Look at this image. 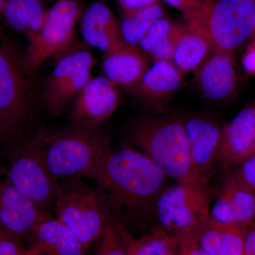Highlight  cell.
Masks as SVG:
<instances>
[{"mask_svg": "<svg viewBox=\"0 0 255 255\" xmlns=\"http://www.w3.org/2000/svg\"><path fill=\"white\" fill-rule=\"evenodd\" d=\"M210 214L219 222L238 226L247 224L255 218V198L228 175Z\"/></svg>", "mask_w": 255, "mask_h": 255, "instance_id": "cell-16", "label": "cell"}, {"mask_svg": "<svg viewBox=\"0 0 255 255\" xmlns=\"http://www.w3.org/2000/svg\"><path fill=\"white\" fill-rule=\"evenodd\" d=\"M46 13L40 0H5L2 16L28 42L41 31Z\"/></svg>", "mask_w": 255, "mask_h": 255, "instance_id": "cell-23", "label": "cell"}, {"mask_svg": "<svg viewBox=\"0 0 255 255\" xmlns=\"http://www.w3.org/2000/svg\"><path fill=\"white\" fill-rule=\"evenodd\" d=\"M85 45L71 46L62 53L54 70L47 78L43 101L47 110L53 115L63 113L92 78L96 60Z\"/></svg>", "mask_w": 255, "mask_h": 255, "instance_id": "cell-8", "label": "cell"}, {"mask_svg": "<svg viewBox=\"0 0 255 255\" xmlns=\"http://www.w3.org/2000/svg\"><path fill=\"white\" fill-rule=\"evenodd\" d=\"M43 131L15 151L6 177L41 209L53 206L59 182L48 170L42 154Z\"/></svg>", "mask_w": 255, "mask_h": 255, "instance_id": "cell-7", "label": "cell"}, {"mask_svg": "<svg viewBox=\"0 0 255 255\" xmlns=\"http://www.w3.org/2000/svg\"><path fill=\"white\" fill-rule=\"evenodd\" d=\"M48 218L41 208L15 187L7 177L0 179V224L5 232L18 239L24 237Z\"/></svg>", "mask_w": 255, "mask_h": 255, "instance_id": "cell-12", "label": "cell"}, {"mask_svg": "<svg viewBox=\"0 0 255 255\" xmlns=\"http://www.w3.org/2000/svg\"><path fill=\"white\" fill-rule=\"evenodd\" d=\"M99 126H73L67 130L43 132L42 154L57 179L88 177L95 179L110 150L109 140Z\"/></svg>", "mask_w": 255, "mask_h": 255, "instance_id": "cell-3", "label": "cell"}, {"mask_svg": "<svg viewBox=\"0 0 255 255\" xmlns=\"http://www.w3.org/2000/svg\"><path fill=\"white\" fill-rule=\"evenodd\" d=\"M254 35H255V33H254Z\"/></svg>", "mask_w": 255, "mask_h": 255, "instance_id": "cell-40", "label": "cell"}, {"mask_svg": "<svg viewBox=\"0 0 255 255\" xmlns=\"http://www.w3.org/2000/svg\"><path fill=\"white\" fill-rule=\"evenodd\" d=\"M245 255H255V228L245 234Z\"/></svg>", "mask_w": 255, "mask_h": 255, "instance_id": "cell-33", "label": "cell"}, {"mask_svg": "<svg viewBox=\"0 0 255 255\" xmlns=\"http://www.w3.org/2000/svg\"><path fill=\"white\" fill-rule=\"evenodd\" d=\"M118 86L105 76L92 78L74 102L70 120L73 126L100 125L118 107Z\"/></svg>", "mask_w": 255, "mask_h": 255, "instance_id": "cell-11", "label": "cell"}, {"mask_svg": "<svg viewBox=\"0 0 255 255\" xmlns=\"http://www.w3.org/2000/svg\"><path fill=\"white\" fill-rule=\"evenodd\" d=\"M5 0H0V16H2L3 10H4Z\"/></svg>", "mask_w": 255, "mask_h": 255, "instance_id": "cell-35", "label": "cell"}, {"mask_svg": "<svg viewBox=\"0 0 255 255\" xmlns=\"http://www.w3.org/2000/svg\"><path fill=\"white\" fill-rule=\"evenodd\" d=\"M6 135V132H5L4 130H3V129L1 128V127H0V140H1V139H2Z\"/></svg>", "mask_w": 255, "mask_h": 255, "instance_id": "cell-36", "label": "cell"}, {"mask_svg": "<svg viewBox=\"0 0 255 255\" xmlns=\"http://www.w3.org/2000/svg\"><path fill=\"white\" fill-rule=\"evenodd\" d=\"M184 126L194 164L206 178L216 162L222 128L212 119L201 117L184 121Z\"/></svg>", "mask_w": 255, "mask_h": 255, "instance_id": "cell-17", "label": "cell"}, {"mask_svg": "<svg viewBox=\"0 0 255 255\" xmlns=\"http://www.w3.org/2000/svg\"><path fill=\"white\" fill-rule=\"evenodd\" d=\"M81 31L86 44L105 53L132 46L124 40L122 27L113 12L102 2L93 3L82 15Z\"/></svg>", "mask_w": 255, "mask_h": 255, "instance_id": "cell-14", "label": "cell"}, {"mask_svg": "<svg viewBox=\"0 0 255 255\" xmlns=\"http://www.w3.org/2000/svg\"><path fill=\"white\" fill-rule=\"evenodd\" d=\"M153 211L157 228L177 242L179 248L196 243L201 228L211 217L208 198L178 184L164 188Z\"/></svg>", "mask_w": 255, "mask_h": 255, "instance_id": "cell-5", "label": "cell"}, {"mask_svg": "<svg viewBox=\"0 0 255 255\" xmlns=\"http://www.w3.org/2000/svg\"><path fill=\"white\" fill-rule=\"evenodd\" d=\"M233 54L215 50V53L203 65L198 74V85L205 98L221 102L228 100L237 86Z\"/></svg>", "mask_w": 255, "mask_h": 255, "instance_id": "cell-15", "label": "cell"}, {"mask_svg": "<svg viewBox=\"0 0 255 255\" xmlns=\"http://www.w3.org/2000/svg\"><path fill=\"white\" fill-rule=\"evenodd\" d=\"M0 255H31L18 241V238L8 234L0 236Z\"/></svg>", "mask_w": 255, "mask_h": 255, "instance_id": "cell-30", "label": "cell"}, {"mask_svg": "<svg viewBox=\"0 0 255 255\" xmlns=\"http://www.w3.org/2000/svg\"><path fill=\"white\" fill-rule=\"evenodd\" d=\"M4 233H7L6 232H5V231L4 229H3V228L1 227V224H0V236L2 234H4Z\"/></svg>", "mask_w": 255, "mask_h": 255, "instance_id": "cell-38", "label": "cell"}, {"mask_svg": "<svg viewBox=\"0 0 255 255\" xmlns=\"http://www.w3.org/2000/svg\"><path fill=\"white\" fill-rule=\"evenodd\" d=\"M54 206L57 219L73 233L84 249L102 236L110 219L105 201L81 178L63 179Z\"/></svg>", "mask_w": 255, "mask_h": 255, "instance_id": "cell-4", "label": "cell"}, {"mask_svg": "<svg viewBox=\"0 0 255 255\" xmlns=\"http://www.w3.org/2000/svg\"><path fill=\"white\" fill-rule=\"evenodd\" d=\"M102 68L110 81L130 90L140 81L150 66L140 50L130 46L120 51L105 53Z\"/></svg>", "mask_w": 255, "mask_h": 255, "instance_id": "cell-19", "label": "cell"}, {"mask_svg": "<svg viewBox=\"0 0 255 255\" xmlns=\"http://www.w3.org/2000/svg\"><path fill=\"white\" fill-rule=\"evenodd\" d=\"M130 137L166 177L208 198L207 180L194 164L184 119L176 116L140 119L132 126Z\"/></svg>", "mask_w": 255, "mask_h": 255, "instance_id": "cell-2", "label": "cell"}, {"mask_svg": "<svg viewBox=\"0 0 255 255\" xmlns=\"http://www.w3.org/2000/svg\"><path fill=\"white\" fill-rule=\"evenodd\" d=\"M82 16L81 0H58L46 13L41 31L28 41L23 56L28 76L50 57L62 54L73 44L75 26Z\"/></svg>", "mask_w": 255, "mask_h": 255, "instance_id": "cell-6", "label": "cell"}, {"mask_svg": "<svg viewBox=\"0 0 255 255\" xmlns=\"http://www.w3.org/2000/svg\"><path fill=\"white\" fill-rule=\"evenodd\" d=\"M253 156H255V140L254 142V145H253V150H252L251 157H253Z\"/></svg>", "mask_w": 255, "mask_h": 255, "instance_id": "cell-37", "label": "cell"}, {"mask_svg": "<svg viewBox=\"0 0 255 255\" xmlns=\"http://www.w3.org/2000/svg\"><path fill=\"white\" fill-rule=\"evenodd\" d=\"M180 11L189 23H195L203 28L213 0H164Z\"/></svg>", "mask_w": 255, "mask_h": 255, "instance_id": "cell-28", "label": "cell"}, {"mask_svg": "<svg viewBox=\"0 0 255 255\" xmlns=\"http://www.w3.org/2000/svg\"><path fill=\"white\" fill-rule=\"evenodd\" d=\"M179 251L180 255H210L203 251L196 243L181 247Z\"/></svg>", "mask_w": 255, "mask_h": 255, "instance_id": "cell-34", "label": "cell"}, {"mask_svg": "<svg viewBox=\"0 0 255 255\" xmlns=\"http://www.w3.org/2000/svg\"><path fill=\"white\" fill-rule=\"evenodd\" d=\"M26 70L14 45H0V127L6 134L24 122L28 110Z\"/></svg>", "mask_w": 255, "mask_h": 255, "instance_id": "cell-10", "label": "cell"}, {"mask_svg": "<svg viewBox=\"0 0 255 255\" xmlns=\"http://www.w3.org/2000/svg\"><path fill=\"white\" fill-rule=\"evenodd\" d=\"M204 29L214 50L233 54L255 31V0H213Z\"/></svg>", "mask_w": 255, "mask_h": 255, "instance_id": "cell-9", "label": "cell"}, {"mask_svg": "<svg viewBox=\"0 0 255 255\" xmlns=\"http://www.w3.org/2000/svg\"><path fill=\"white\" fill-rule=\"evenodd\" d=\"M1 26H0V36H1Z\"/></svg>", "mask_w": 255, "mask_h": 255, "instance_id": "cell-39", "label": "cell"}, {"mask_svg": "<svg viewBox=\"0 0 255 255\" xmlns=\"http://www.w3.org/2000/svg\"><path fill=\"white\" fill-rule=\"evenodd\" d=\"M119 1L125 14H131L138 10L145 9L159 3V0H119Z\"/></svg>", "mask_w": 255, "mask_h": 255, "instance_id": "cell-31", "label": "cell"}, {"mask_svg": "<svg viewBox=\"0 0 255 255\" xmlns=\"http://www.w3.org/2000/svg\"><path fill=\"white\" fill-rule=\"evenodd\" d=\"M182 81V74L172 62L158 61L148 69L136 85L128 90L140 100H160L177 91Z\"/></svg>", "mask_w": 255, "mask_h": 255, "instance_id": "cell-21", "label": "cell"}, {"mask_svg": "<svg viewBox=\"0 0 255 255\" xmlns=\"http://www.w3.org/2000/svg\"><path fill=\"white\" fill-rule=\"evenodd\" d=\"M31 255H83L78 238L59 220L48 218L37 225L31 233Z\"/></svg>", "mask_w": 255, "mask_h": 255, "instance_id": "cell-18", "label": "cell"}, {"mask_svg": "<svg viewBox=\"0 0 255 255\" xmlns=\"http://www.w3.org/2000/svg\"><path fill=\"white\" fill-rule=\"evenodd\" d=\"M245 234L241 226L219 222L211 216L196 243L210 255H245Z\"/></svg>", "mask_w": 255, "mask_h": 255, "instance_id": "cell-20", "label": "cell"}, {"mask_svg": "<svg viewBox=\"0 0 255 255\" xmlns=\"http://www.w3.org/2000/svg\"><path fill=\"white\" fill-rule=\"evenodd\" d=\"M230 177L255 198V156L238 164Z\"/></svg>", "mask_w": 255, "mask_h": 255, "instance_id": "cell-29", "label": "cell"}, {"mask_svg": "<svg viewBox=\"0 0 255 255\" xmlns=\"http://www.w3.org/2000/svg\"><path fill=\"white\" fill-rule=\"evenodd\" d=\"M96 255H128L118 223L111 219L106 223Z\"/></svg>", "mask_w": 255, "mask_h": 255, "instance_id": "cell-27", "label": "cell"}, {"mask_svg": "<svg viewBox=\"0 0 255 255\" xmlns=\"http://www.w3.org/2000/svg\"><path fill=\"white\" fill-rule=\"evenodd\" d=\"M211 48L214 46L205 30L195 23H189L174 51L173 60L176 67L182 75L196 70Z\"/></svg>", "mask_w": 255, "mask_h": 255, "instance_id": "cell-22", "label": "cell"}, {"mask_svg": "<svg viewBox=\"0 0 255 255\" xmlns=\"http://www.w3.org/2000/svg\"><path fill=\"white\" fill-rule=\"evenodd\" d=\"M163 8L158 4L152 5L125 14L121 27L125 41L130 46L137 47L154 23L164 18Z\"/></svg>", "mask_w": 255, "mask_h": 255, "instance_id": "cell-26", "label": "cell"}, {"mask_svg": "<svg viewBox=\"0 0 255 255\" xmlns=\"http://www.w3.org/2000/svg\"><path fill=\"white\" fill-rule=\"evenodd\" d=\"M255 140V107L242 110L223 128L216 162L228 169L251 157Z\"/></svg>", "mask_w": 255, "mask_h": 255, "instance_id": "cell-13", "label": "cell"}, {"mask_svg": "<svg viewBox=\"0 0 255 255\" xmlns=\"http://www.w3.org/2000/svg\"><path fill=\"white\" fill-rule=\"evenodd\" d=\"M243 65L247 71L255 75V41L252 43L245 55Z\"/></svg>", "mask_w": 255, "mask_h": 255, "instance_id": "cell-32", "label": "cell"}, {"mask_svg": "<svg viewBox=\"0 0 255 255\" xmlns=\"http://www.w3.org/2000/svg\"><path fill=\"white\" fill-rule=\"evenodd\" d=\"M166 177L141 151L109 150L96 176L102 196L124 217L140 218L153 211Z\"/></svg>", "mask_w": 255, "mask_h": 255, "instance_id": "cell-1", "label": "cell"}, {"mask_svg": "<svg viewBox=\"0 0 255 255\" xmlns=\"http://www.w3.org/2000/svg\"><path fill=\"white\" fill-rule=\"evenodd\" d=\"M184 28L167 18H161L146 33L138 46L156 62L171 61Z\"/></svg>", "mask_w": 255, "mask_h": 255, "instance_id": "cell-24", "label": "cell"}, {"mask_svg": "<svg viewBox=\"0 0 255 255\" xmlns=\"http://www.w3.org/2000/svg\"><path fill=\"white\" fill-rule=\"evenodd\" d=\"M125 242L128 255H180L179 245L169 238L160 228H156L138 239L130 235L119 226Z\"/></svg>", "mask_w": 255, "mask_h": 255, "instance_id": "cell-25", "label": "cell"}]
</instances>
